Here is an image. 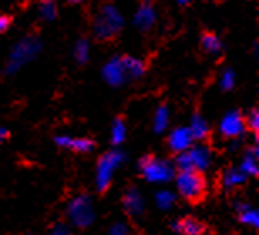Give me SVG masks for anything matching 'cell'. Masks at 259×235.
<instances>
[{
    "mask_svg": "<svg viewBox=\"0 0 259 235\" xmlns=\"http://www.w3.org/2000/svg\"><path fill=\"white\" fill-rule=\"evenodd\" d=\"M123 71H125V69H123L121 62H111V64L106 67L105 74H106L108 81H110V82H118V81H121Z\"/></svg>",
    "mask_w": 259,
    "mask_h": 235,
    "instance_id": "11",
    "label": "cell"
},
{
    "mask_svg": "<svg viewBox=\"0 0 259 235\" xmlns=\"http://www.w3.org/2000/svg\"><path fill=\"white\" fill-rule=\"evenodd\" d=\"M121 64H123V69H125V71L128 69L133 76H138V74H142V72H143L142 62L135 61V59H132V57H126V59H123Z\"/></svg>",
    "mask_w": 259,
    "mask_h": 235,
    "instance_id": "13",
    "label": "cell"
},
{
    "mask_svg": "<svg viewBox=\"0 0 259 235\" xmlns=\"http://www.w3.org/2000/svg\"><path fill=\"white\" fill-rule=\"evenodd\" d=\"M142 166L145 176H147L148 180H155V181H162V180H167L170 178V166L167 163H163V161H160L157 158H152V156H148V158H143Z\"/></svg>",
    "mask_w": 259,
    "mask_h": 235,
    "instance_id": "3",
    "label": "cell"
},
{
    "mask_svg": "<svg viewBox=\"0 0 259 235\" xmlns=\"http://www.w3.org/2000/svg\"><path fill=\"white\" fill-rule=\"evenodd\" d=\"M190 129V134H192V138H205L207 134H209V128H207V123L202 119L199 114H195L194 119H192V126L189 128Z\"/></svg>",
    "mask_w": 259,
    "mask_h": 235,
    "instance_id": "10",
    "label": "cell"
},
{
    "mask_svg": "<svg viewBox=\"0 0 259 235\" xmlns=\"http://www.w3.org/2000/svg\"><path fill=\"white\" fill-rule=\"evenodd\" d=\"M239 181H242V176H236V173H229V176H227V183H239Z\"/></svg>",
    "mask_w": 259,
    "mask_h": 235,
    "instance_id": "19",
    "label": "cell"
},
{
    "mask_svg": "<svg viewBox=\"0 0 259 235\" xmlns=\"http://www.w3.org/2000/svg\"><path fill=\"white\" fill-rule=\"evenodd\" d=\"M200 44H202V47H204V51L209 52V54H217V52L221 51V47H222L219 37H217L215 34H212V32H205L204 35H202Z\"/></svg>",
    "mask_w": 259,
    "mask_h": 235,
    "instance_id": "9",
    "label": "cell"
},
{
    "mask_svg": "<svg viewBox=\"0 0 259 235\" xmlns=\"http://www.w3.org/2000/svg\"><path fill=\"white\" fill-rule=\"evenodd\" d=\"M244 126L249 128L254 134L257 133V129H259V113H257V109H252V111L249 113V116L244 118Z\"/></svg>",
    "mask_w": 259,
    "mask_h": 235,
    "instance_id": "14",
    "label": "cell"
},
{
    "mask_svg": "<svg viewBox=\"0 0 259 235\" xmlns=\"http://www.w3.org/2000/svg\"><path fill=\"white\" fill-rule=\"evenodd\" d=\"M5 136H9V133L5 131V129H2V128H0V138H5Z\"/></svg>",
    "mask_w": 259,
    "mask_h": 235,
    "instance_id": "20",
    "label": "cell"
},
{
    "mask_svg": "<svg viewBox=\"0 0 259 235\" xmlns=\"http://www.w3.org/2000/svg\"><path fill=\"white\" fill-rule=\"evenodd\" d=\"M71 2H76L77 4V2H82V0H71Z\"/></svg>",
    "mask_w": 259,
    "mask_h": 235,
    "instance_id": "22",
    "label": "cell"
},
{
    "mask_svg": "<svg viewBox=\"0 0 259 235\" xmlns=\"http://www.w3.org/2000/svg\"><path fill=\"white\" fill-rule=\"evenodd\" d=\"M157 15H155V9L150 2H143L140 5L137 15H135V22L140 29H150V25L155 22Z\"/></svg>",
    "mask_w": 259,
    "mask_h": 235,
    "instance_id": "7",
    "label": "cell"
},
{
    "mask_svg": "<svg viewBox=\"0 0 259 235\" xmlns=\"http://www.w3.org/2000/svg\"><path fill=\"white\" fill-rule=\"evenodd\" d=\"M234 84V74H232L231 71H227L224 76H222V86L226 87V89H229Z\"/></svg>",
    "mask_w": 259,
    "mask_h": 235,
    "instance_id": "17",
    "label": "cell"
},
{
    "mask_svg": "<svg viewBox=\"0 0 259 235\" xmlns=\"http://www.w3.org/2000/svg\"><path fill=\"white\" fill-rule=\"evenodd\" d=\"M192 139L194 138H192V134H190L189 128H179V129H174L172 134H170L168 145L174 151H180V153H184L185 150L190 148Z\"/></svg>",
    "mask_w": 259,
    "mask_h": 235,
    "instance_id": "5",
    "label": "cell"
},
{
    "mask_svg": "<svg viewBox=\"0 0 259 235\" xmlns=\"http://www.w3.org/2000/svg\"><path fill=\"white\" fill-rule=\"evenodd\" d=\"M177 2H179V4H182V5H187V4L190 2V0H177Z\"/></svg>",
    "mask_w": 259,
    "mask_h": 235,
    "instance_id": "21",
    "label": "cell"
},
{
    "mask_svg": "<svg viewBox=\"0 0 259 235\" xmlns=\"http://www.w3.org/2000/svg\"><path fill=\"white\" fill-rule=\"evenodd\" d=\"M40 14H42L46 19H54L56 17L54 0H42V2H40Z\"/></svg>",
    "mask_w": 259,
    "mask_h": 235,
    "instance_id": "15",
    "label": "cell"
},
{
    "mask_svg": "<svg viewBox=\"0 0 259 235\" xmlns=\"http://www.w3.org/2000/svg\"><path fill=\"white\" fill-rule=\"evenodd\" d=\"M179 230L185 235H202L205 232V225L194 217H185L179 222Z\"/></svg>",
    "mask_w": 259,
    "mask_h": 235,
    "instance_id": "8",
    "label": "cell"
},
{
    "mask_svg": "<svg viewBox=\"0 0 259 235\" xmlns=\"http://www.w3.org/2000/svg\"><path fill=\"white\" fill-rule=\"evenodd\" d=\"M121 27V17L113 7H105L103 14L98 17L96 22V34L98 37H111L113 34H116Z\"/></svg>",
    "mask_w": 259,
    "mask_h": 235,
    "instance_id": "2",
    "label": "cell"
},
{
    "mask_svg": "<svg viewBox=\"0 0 259 235\" xmlns=\"http://www.w3.org/2000/svg\"><path fill=\"white\" fill-rule=\"evenodd\" d=\"M58 145L64 146V148H71L72 151H77V153H88V151L95 150V141L93 139H88V138H77V139H72L69 136H61L56 139Z\"/></svg>",
    "mask_w": 259,
    "mask_h": 235,
    "instance_id": "6",
    "label": "cell"
},
{
    "mask_svg": "<svg viewBox=\"0 0 259 235\" xmlns=\"http://www.w3.org/2000/svg\"><path fill=\"white\" fill-rule=\"evenodd\" d=\"M244 118L241 116V113L232 111L229 114H226L224 119L221 123V131L227 138H236L244 131Z\"/></svg>",
    "mask_w": 259,
    "mask_h": 235,
    "instance_id": "4",
    "label": "cell"
},
{
    "mask_svg": "<svg viewBox=\"0 0 259 235\" xmlns=\"http://www.w3.org/2000/svg\"><path fill=\"white\" fill-rule=\"evenodd\" d=\"M125 133H126V126L123 123L121 118H116L115 123H113V143H121L125 139Z\"/></svg>",
    "mask_w": 259,
    "mask_h": 235,
    "instance_id": "12",
    "label": "cell"
},
{
    "mask_svg": "<svg viewBox=\"0 0 259 235\" xmlns=\"http://www.w3.org/2000/svg\"><path fill=\"white\" fill-rule=\"evenodd\" d=\"M10 24H12V19L9 15H0V34H4L10 27Z\"/></svg>",
    "mask_w": 259,
    "mask_h": 235,
    "instance_id": "18",
    "label": "cell"
},
{
    "mask_svg": "<svg viewBox=\"0 0 259 235\" xmlns=\"http://www.w3.org/2000/svg\"><path fill=\"white\" fill-rule=\"evenodd\" d=\"M167 119H168V113H167V109H165V106H162L158 109L157 116H155V128H157V131H162L165 128Z\"/></svg>",
    "mask_w": 259,
    "mask_h": 235,
    "instance_id": "16",
    "label": "cell"
},
{
    "mask_svg": "<svg viewBox=\"0 0 259 235\" xmlns=\"http://www.w3.org/2000/svg\"><path fill=\"white\" fill-rule=\"evenodd\" d=\"M177 186L180 195L190 203H200L207 192L204 173L195 168L180 170L177 175Z\"/></svg>",
    "mask_w": 259,
    "mask_h": 235,
    "instance_id": "1",
    "label": "cell"
}]
</instances>
